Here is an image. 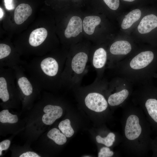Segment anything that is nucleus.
I'll use <instances>...</instances> for the list:
<instances>
[{
	"label": "nucleus",
	"mask_w": 157,
	"mask_h": 157,
	"mask_svg": "<svg viewBox=\"0 0 157 157\" xmlns=\"http://www.w3.org/2000/svg\"><path fill=\"white\" fill-rule=\"evenodd\" d=\"M67 58L49 56L35 58L24 68L41 89H57L63 87L62 76Z\"/></svg>",
	"instance_id": "1"
},
{
	"label": "nucleus",
	"mask_w": 157,
	"mask_h": 157,
	"mask_svg": "<svg viewBox=\"0 0 157 157\" xmlns=\"http://www.w3.org/2000/svg\"><path fill=\"white\" fill-rule=\"evenodd\" d=\"M89 59L88 54L83 51L67 57L62 76L63 86L76 89L81 86Z\"/></svg>",
	"instance_id": "2"
},
{
	"label": "nucleus",
	"mask_w": 157,
	"mask_h": 157,
	"mask_svg": "<svg viewBox=\"0 0 157 157\" xmlns=\"http://www.w3.org/2000/svg\"><path fill=\"white\" fill-rule=\"evenodd\" d=\"M14 69L0 67V99L3 102L8 101L11 94L18 91Z\"/></svg>",
	"instance_id": "3"
},
{
	"label": "nucleus",
	"mask_w": 157,
	"mask_h": 157,
	"mask_svg": "<svg viewBox=\"0 0 157 157\" xmlns=\"http://www.w3.org/2000/svg\"><path fill=\"white\" fill-rule=\"evenodd\" d=\"M90 92L88 93L84 98L86 106L89 109L96 112L104 111L108 107V102L104 96L96 91L97 81L87 85Z\"/></svg>",
	"instance_id": "4"
},
{
	"label": "nucleus",
	"mask_w": 157,
	"mask_h": 157,
	"mask_svg": "<svg viewBox=\"0 0 157 157\" xmlns=\"http://www.w3.org/2000/svg\"><path fill=\"white\" fill-rule=\"evenodd\" d=\"M129 65L134 70L148 67L154 72L157 68V56L151 51H143L134 57Z\"/></svg>",
	"instance_id": "5"
},
{
	"label": "nucleus",
	"mask_w": 157,
	"mask_h": 157,
	"mask_svg": "<svg viewBox=\"0 0 157 157\" xmlns=\"http://www.w3.org/2000/svg\"><path fill=\"white\" fill-rule=\"evenodd\" d=\"M142 132V128L139 124L138 117L135 115H131L127 118L125 128L126 137L130 140L138 138Z\"/></svg>",
	"instance_id": "6"
},
{
	"label": "nucleus",
	"mask_w": 157,
	"mask_h": 157,
	"mask_svg": "<svg viewBox=\"0 0 157 157\" xmlns=\"http://www.w3.org/2000/svg\"><path fill=\"white\" fill-rule=\"evenodd\" d=\"M107 54L106 50L103 48L100 47L94 52L90 59L92 67L97 72V78H99L107 63Z\"/></svg>",
	"instance_id": "7"
},
{
	"label": "nucleus",
	"mask_w": 157,
	"mask_h": 157,
	"mask_svg": "<svg viewBox=\"0 0 157 157\" xmlns=\"http://www.w3.org/2000/svg\"><path fill=\"white\" fill-rule=\"evenodd\" d=\"M150 92L145 106L152 124L157 130V88H152Z\"/></svg>",
	"instance_id": "8"
},
{
	"label": "nucleus",
	"mask_w": 157,
	"mask_h": 157,
	"mask_svg": "<svg viewBox=\"0 0 157 157\" xmlns=\"http://www.w3.org/2000/svg\"><path fill=\"white\" fill-rule=\"evenodd\" d=\"M43 111L45 114L42 117V121L44 123L48 125L53 123L63 114V110L60 106L51 104L46 105L44 108Z\"/></svg>",
	"instance_id": "9"
},
{
	"label": "nucleus",
	"mask_w": 157,
	"mask_h": 157,
	"mask_svg": "<svg viewBox=\"0 0 157 157\" xmlns=\"http://www.w3.org/2000/svg\"><path fill=\"white\" fill-rule=\"evenodd\" d=\"M82 22L80 17L77 16L72 17L65 31L64 35L65 37L69 38L78 35L82 32Z\"/></svg>",
	"instance_id": "10"
},
{
	"label": "nucleus",
	"mask_w": 157,
	"mask_h": 157,
	"mask_svg": "<svg viewBox=\"0 0 157 157\" xmlns=\"http://www.w3.org/2000/svg\"><path fill=\"white\" fill-rule=\"evenodd\" d=\"M157 28V16L152 14L143 18L138 27V29L140 33L143 34L148 33Z\"/></svg>",
	"instance_id": "11"
},
{
	"label": "nucleus",
	"mask_w": 157,
	"mask_h": 157,
	"mask_svg": "<svg viewBox=\"0 0 157 157\" xmlns=\"http://www.w3.org/2000/svg\"><path fill=\"white\" fill-rule=\"evenodd\" d=\"M47 31L44 28H37L33 31L30 35L28 43L31 47L37 48L44 42L47 36Z\"/></svg>",
	"instance_id": "12"
},
{
	"label": "nucleus",
	"mask_w": 157,
	"mask_h": 157,
	"mask_svg": "<svg viewBox=\"0 0 157 157\" xmlns=\"http://www.w3.org/2000/svg\"><path fill=\"white\" fill-rule=\"evenodd\" d=\"M32 11L31 8L28 4L24 3L19 4L14 12L15 23L18 25L23 23L31 15Z\"/></svg>",
	"instance_id": "13"
},
{
	"label": "nucleus",
	"mask_w": 157,
	"mask_h": 157,
	"mask_svg": "<svg viewBox=\"0 0 157 157\" xmlns=\"http://www.w3.org/2000/svg\"><path fill=\"white\" fill-rule=\"evenodd\" d=\"M131 50V46L128 41L125 40L117 41L111 45L109 51L114 55H126Z\"/></svg>",
	"instance_id": "14"
},
{
	"label": "nucleus",
	"mask_w": 157,
	"mask_h": 157,
	"mask_svg": "<svg viewBox=\"0 0 157 157\" xmlns=\"http://www.w3.org/2000/svg\"><path fill=\"white\" fill-rule=\"evenodd\" d=\"M101 22L100 17L96 16H90L84 19L83 26L85 32L89 35L94 33L95 27L99 25Z\"/></svg>",
	"instance_id": "15"
},
{
	"label": "nucleus",
	"mask_w": 157,
	"mask_h": 157,
	"mask_svg": "<svg viewBox=\"0 0 157 157\" xmlns=\"http://www.w3.org/2000/svg\"><path fill=\"white\" fill-rule=\"evenodd\" d=\"M141 15L140 10L138 9L129 12L123 19L121 26L122 28L125 29L131 27L133 23L139 19Z\"/></svg>",
	"instance_id": "16"
},
{
	"label": "nucleus",
	"mask_w": 157,
	"mask_h": 157,
	"mask_svg": "<svg viewBox=\"0 0 157 157\" xmlns=\"http://www.w3.org/2000/svg\"><path fill=\"white\" fill-rule=\"evenodd\" d=\"M129 94L128 90L126 89H123L110 95L108 99V102L111 106H118L125 100Z\"/></svg>",
	"instance_id": "17"
},
{
	"label": "nucleus",
	"mask_w": 157,
	"mask_h": 157,
	"mask_svg": "<svg viewBox=\"0 0 157 157\" xmlns=\"http://www.w3.org/2000/svg\"><path fill=\"white\" fill-rule=\"evenodd\" d=\"M47 136L56 143L59 145L64 144L67 141L66 137L65 135L56 128H53L50 130L47 133Z\"/></svg>",
	"instance_id": "18"
},
{
	"label": "nucleus",
	"mask_w": 157,
	"mask_h": 157,
	"mask_svg": "<svg viewBox=\"0 0 157 157\" xmlns=\"http://www.w3.org/2000/svg\"><path fill=\"white\" fill-rule=\"evenodd\" d=\"M58 128L67 137H71L74 133V131L70 125V121L68 119L61 121L59 124Z\"/></svg>",
	"instance_id": "19"
},
{
	"label": "nucleus",
	"mask_w": 157,
	"mask_h": 157,
	"mask_svg": "<svg viewBox=\"0 0 157 157\" xmlns=\"http://www.w3.org/2000/svg\"><path fill=\"white\" fill-rule=\"evenodd\" d=\"M18 121L17 116L12 114L8 110H4L0 112V122L2 123H15Z\"/></svg>",
	"instance_id": "20"
},
{
	"label": "nucleus",
	"mask_w": 157,
	"mask_h": 157,
	"mask_svg": "<svg viewBox=\"0 0 157 157\" xmlns=\"http://www.w3.org/2000/svg\"><path fill=\"white\" fill-rule=\"evenodd\" d=\"M115 135L113 133H110L104 138L97 135L96 137V140L98 143L104 144L107 147H110L113 144L115 140Z\"/></svg>",
	"instance_id": "21"
},
{
	"label": "nucleus",
	"mask_w": 157,
	"mask_h": 157,
	"mask_svg": "<svg viewBox=\"0 0 157 157\" xmlns=\"http://www.w3.org/2000/svg\"><path fill=\"white\" fill-rule=\"evenodd\" d=\"M12 52V48L10 45L4 43L0 44V60L6 58Z\"/></svg>",
	"instance_id": "22"
},
{
	"label": "nucleus",
	"mask_w": 157,
	"mask_h": 157,
	"mask_svg": "<svg viewBox=\"0 0 157 157\" xmlns=\"http://www.w3.org/2000/svg\"><path fill=\"white\" fill-rule=\"evenodd\" d=\"M113 154V151H111L109 148L106 147L102 148L98 153V157H110Z\"/></svg>",
	"instance_id": "23"
},
{
	"label": "nucleus",
	"mask_w": 157,
	"mask_h": 157,
	"mask_svg": "<svg viewBox=\"0 0 157 157\" xmlns=\"http://www.w3.org/2000/svg\"><path fill=\"white\" fill-rule=\"evenodd\" d=\"M105 3L110 9L115 10L118 8L119 0H103Z\"/></svg>",
	"instance_id": "24"
},
{
	"label": "nucleus",
	"mask_w": 157,
	"mask_h": 157,
	"mask_svg": "<svg viewBox=\"0 0 157 157\" xmlns=\"http://www.w3.org/2000/svg\"><path fill=\"white\" fill-rule=\"evenodd\" d=\"M10 144V140H6L0 143V156L2 154V151L3 150L7 149L9 147Z\"/></svg>",
	"instance_id": "25"
},
{
	"label": "nucleus",
	"mask_w": 157,
	"mask_h": 157,
	"mask_svg": "<svg viewBox=\"0 0 157 157\" xmlns=\"http://www.w3.org/2000/svg\"><path fill=\"white\" fill-rule=\"evenodd\" d=\"M19 157H40L36 153L31 151H27L21 154Z\"/></svg>",
	"instance_id": "26"
},
{
	"label": "nucleus",
	"mask_w": 157,
	"mask_h": 157,
	"mask_svg": "<svg viewBox=\"0 0 157 157\" xmlns=\"http://www.w3.org/2000/svg\"><path fill=\"white\" fill-rule=\"evenodd\" d=\"M6 7L8 9L10 10L13 8L12 5V0H5Z\"/></svg>",
	"instance_id": "27"
},
{
	"label": "nucleus",
	"mask_w": 157,
	"mask_h": 157,
	"mask_svg": "<svg viewBox=\"0 0 157 157\" xmlns=\"http://www.w3.org/2000/svg\"><path fill=\"white\" fill-rule=\"evenodd\" d=\"M152 148L154 154L157 156V138L153 142Z\"/></svg>",
	"instance_id": "28"
},
{
	"label": "nucleus",
	"mask_w": 157,
	"mask_h": 157,
	"mask_svg": "<svg viewBox=\"0 0 157 157\" xmlns=\"http://www.w3.org/2000/svg\"><path fill=\"white\" fill-rule=\"evenodd\" d=\"M3 12L2 9L0 8V19L3 17Z\"/></svg>",
	"instance_id": "29"
},
{
	"label": "nucleus",
	"mask_w": 157,
	"mask_h": 157,
	"mask_svg": "<svg viewBox=\"0 0 157 157\" xmlns=\"http://www.w3.org/2000/svg\"><path fill=\"white\" fill-rule=\"evenodd\" d=\"M124 1H129V2H132L134 1L135 0H123Z\"/></svg>",
	"instance_id": "30"
}]
</instances>
